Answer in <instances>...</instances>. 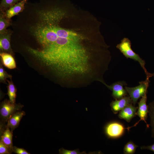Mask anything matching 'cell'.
<instances>
[{
    "mask_svg": "<svg viewBox=\"0 0 154 154\" xmlns=\"http://www.w3.org/2000/svg\"><path fill=\"white\" fill-rule=\"evenodd\" d=\"M64 12L56 7L38 12V20L32 30L40 48L27 49L54 74L67 76L85 69L93 56L85 45L84 37L60 25Z\"/></svg>",
    "mask_w": 154,
    "mask_h": 154,
    "instance_id": "6da1fadb",
    "label": "cell"
},
{
    "mask_svg": "<svg viewBox=\"0 0 154 154\" xmlns=\"http://www.w3.org/2000/svg\"><path fill=\"white\" fill-rule=\"evenodd\" d=\"M116 47L127 59L129 58L139 63L146 74V79L149 80L150 77L154 76V73H151L147 71L145 67V60L132 50L131 48V42L128 38H123L121 40V42L117 45Z\"/></svg>",
    "mask_w": 154,
    "mask_h": 154,
    "instance_id": "7a4b0ae2",
    "label": "cell"
},
{
    "mask_svg": "<svg viewBox=\"0 0 154 154\" xmlns=\"http://www.w3.org/2000/svg\"><path fill=\"white\" fill-rule=\"evenodd\" d=\"M149 80L140 82L139 85L133 87H129L126 86L125 88L129 96L133 105H135L138 100L147 94Z\"/></svg>",
    "mask_w": 154,
    "mask_h": 154,
    "instance_id": "3957f363",
    "label": "cell"
},
{
    "mask_svg": "<svg viewBox=\"0 0 154 154\" xmlns=\"http://www.w3.org/2000/svg\"><path fill=\"white\" fill-rule=\"evenodd\" d=\"M20 104H13L9 100H5L2 102L0 105L1 118L4 122H7L9 119L15 113L20 111L23 107Z\"/></svg>",
    "mask_w": 154,
    "mask_h": 154,
    "instance_id": "277c9868",
    "label": "cell"
},
{
    "mask_svg": "<svg viewBox=\"0 0 154 154\" xmlns=\"http://www.w3.org/2000/svg\"><path fill=\"white\" fill-rule=\"evenodd\" d=\"M147 100V94L141 97L139 102L138 103V110L136 112V115H137L140 118V119L134 125L131 127H128L125 128L129 131L131 128L135 127L142 120L143 121L146 123L147 128H149L150 126L146 122V120L148 113V106L146 104Z\"/></svg>",
    "mask_w": 154,
    "mask_h": 154,
    "instance_id": "5b68a950",
    "label": "cell"
},
{
    "mask_svg": "<svg viewBox=\"0 0 154 154\" xmlns=\"http://www.w3.org/2000/svg\"><path fill=\"white\" fill-rule=\"evenodd\" d=\"M125 129L123 125L119 123L112 122L108 123L105 127V132L108 137L116 138L120 137Z\"/></svg>",
    "mask_w": 154,
    "mask_h": 154,
    "instance_id": "8992f818",
    "label": "cell"
},
{
    "mask_svg": "<svg viewBox=\"0 0 154 154\" xmlns=\"http://www.w3.org/2000/svg\"><path fill=\"white\" fill-rule=\"evenodd\" d=\"M127 84L125 81H121L116 82L110 86L107 84L105 85L112 91V96L115 100H119L126 96L127 92L124 88Z\"/></svg>",
    "mask_w": 154,
    "mask_h": 154,
    "instance_id": "52a82bcc",
    "label": "cell"
},
{
    "mask_svg": "<svg viewBox=\"0 0 154 154\" xmlns=\"http://www.w3.org/2000/svg\"><path fill=\"white\" fill-rule=\"evenodd\" d=\"M12 33L11 31L7 30L4 32L0 34V49L2 52L12 54L10 43Z\"/></svg>",
    "mask_w": 154,
    "mask_h": 154,
    "instance_id": "ba28073f",
    "label": "cell"
},
{
    "mask_svg": "<svg viewBox=\"0 0 154 154\" xmlns=\"http://www.w3.org/2000/svg\"><path fill=\"white\" fill-rule=\"evenodd\" d=\"M138 109V107H135L132 104H130L119 111L118 117L119 118L124 119L129 122L136 115Z\"/></svg>",
    "mask_w": 154,
    "mask_h": 154,
    "instance_id": "9c48e42d",
    "label": "cell"
},
{
    "mask_svg": "<svg viewBox=\"0 0 154 154\" xmlns=\"http://www.w3.org/2000/svg\"><path fill=\"white\" fill-rule=\"evenodd\" d=\"M132 103L129 96H125L120 99L115 100L110 104L111 109L114 113L117 114L126 106Z\"/></svg>",
    "mask_w": 154,
    "mask_h": 154,
    "instance_id": "30bf717a",
    "label": "cell"
},
{
    "mask_svg": "<svg viewBox=\"0 0 154 154\" xmlns=\"http://www.w3.org/2000/svg\"><path fill=\"white\" fill-rule=\"evenodd\" d=\"M27 0H22L11 7L4 12L1 13V14L8 19H10L12 17L23 10Z\"/></svg>",
    "mask_w": 154,
    "mask_h": 154,
    "instance_id": "8fae6325",
    "label": "cell"
},
{
    "mask_svg": "<svg viewBox=\"0 0 154 154\" xmlns=\"http://www.w3.org/2000/svg\"><path fill=\"white\" fill-rule=\"evenodd\" d=\"M26 114L23 111H17L9 119L6 126L8 127L12 132L19 125L22 117Z\"/></svg>",
    "mask_w": 154,
    "mask_h": 154,
    "instance_id": "7c38bea8",
    "label": "cell"
},
{
    "mask_svg": "<svg viewBox=\"0 0 154 154\" xmlns=\"http://www.w3.org/2000/svg\"><path fill=\"white\" fill-rule=\"evenodd\" d=\"M13 132L6 126L1 137L0 140L7 148L10 154L12 152L13 147Z\"/></svg>",
    "mask_w": 154,
    "mask_h": 154,
    "instance_id": "4fadbf2b",
    "label": "cell"
},
{
    "mask_svg": "<svg viewBox=\"0 0 154 154\" xmlns=\"http://www.w3.org/2000/svg\"><path fill=\"white\" fill-rule=\"evenodd\" d=\"M0 56L2 63L5 66L9 69H14L16 68V62L11 54L1 52Z\"/></svg>",
    "mask_w": 154,
    "mask_h": 154,
    "instance_id": "5bb4252c",
    "label": "cell"
},
{
    "mask_svg": "<svg viewBox=\"0 0 154 154\" xmlns=\"http://www.w3.org/2000/svg\"><path fill=\"white\" fill-rule=\"evenodd\" d=\"M8 82L7 93L9 98V100L11 103H15L16 97L17 89L13 82L11 80H7Z\"/></svg>",
    "mask_w": 154,
    "mask_h": 154,
    "instance_id": "9a60e30c",
    "label": "cell"
},
{
    "mask_svg": "<svg viewBox=\"0 0 154 154\" xmlns=\"http://www.w3.org/2000/svg\"><path fill=\"white\" fill-rule=\"evenodd\" d=\"M148 106V114L150 119L149 125L151 128V136L154 138V100Z\"/></svg>",
    "mask_w": 154,
    "mask_h": 154,
    "instance_id": "2e32d148",
    "label": "cell"
},
{
    "mask_svg": "<svg viewBox=\"0 0 154 154\" xmlns=\"http://www.w3.org/2000/svg\"><path fill=\"white\" fill-rule=\"evenodd\" d=\"M22 0H1L0 11L3 13L18 2Z\"/></svg>",
    "mask_w": 154,
    "mask_h": 154,
    "instance_id": "e0dca14e",
    "label": "cell"
},
{
    "mask_svg": "<svg viewBox=\"0 0 154 154\" xmlns=\"http://www.w3.org/2000/svg\"><path fill=\"white\" fill-rule=\"evenodd\" d=\"M11 24L10 19H8L1 14L0 17V34L6 31L7 28Z\"/></svg>",
    "mask_w": 154,
    "mask_h": 154,
    "instance_id": "ac0fdd59",
    "label": "cell"
},
{
    "mask_svg": "<svg viewBox=\"0 0 154 154\" xmlns=\"http://www.w3.org/2000/svg\"><path fill=\"white\" fill-rule=\"evenodd\" d=\"M138 146L131 141L128 142L125 146L123 153L125 154H133L135 153L137 148Z\"/></svg>",
    "mask_w": 154,
    "mask_h": 154,
    "instance_id": "d6986e66",
    "label": "cell"
},
{
    "mask_svg": "<svg viewBox=\"0 0 154 154\" xmlns=\"http://www.w3.org/2000/svg\"><path fill=\"white\" fill-rule=\"evenodd\" d=\"M11 76L8 74L5 70L2 65L0 64V82L3 83H5L7 78L11 79Z\"/></svg>",
    "mask_w": 154,
    "mask_h": 154,
    "instance_id": "ffe728a7",
    "label": "cell"
},
{
    "mask_svg": "<svg viewBox=\"0 0 154 154\" xmlns=\"http://www.w3.org/2000/svg\"><path fill=\"white\" fill-rule=\"evenodd\" d=\"M59 153L60 154H86L85 151L80 152L78 149L73 150H69L61 148L59 150Z\"/></svg>",
    "mask_w": 154,
    "mask_h": 154,
    "instance_id": "44dd1931",
    "label": "cell"
},
{
    "mask_svg": "<svg viewBox=\"0 0 154 154\" xmlns=\"http://www.w3.org/2000/svg\"><path fill=\"white\" fill-rule=\"evenodd\" d=\"M12 152L17 154H30L24 149L23 148H19L15 146H13L12 149Z\"/></svg>",
    "mask_w": 154,
    "mask_h": 154,
    "instance_id": "7402d4cb",
    "label": "cell"
},
{
    "mask_svg": "<svg viewBox=\"0 0 154 154\" xmlns=\"http://www.w3.org/2000/svg\"><path fill=\"white\" fill-rule=\"evenodd\" d=\"M0 154H10L7 147L3 143L1 140L0 141Z\"/></svg>",
    "mask_w": 154,
    "mask_h": 154,
    "instance_id": "603a6c76",
    "label": "cell"
},
{
    "mask_svg": "<svg viewBox=\"0 0 154 154\" xmlns=\"http://www.w3.org/2000/svg\"><path fill=\"white\" fill-rule=\"evenodd\" d=\"M141 149H146L150 150L154 152V143L149 146H143L141 147Z\"/></svg>",
    "mask_w": 154,
    "mask_h": 154,
    "instance_id": "cb8c5ba5",
    "label": "cell"
}]
</instances>
